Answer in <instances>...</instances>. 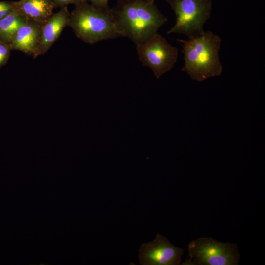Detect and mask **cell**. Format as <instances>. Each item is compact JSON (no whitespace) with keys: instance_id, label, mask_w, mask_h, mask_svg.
I'll return each mask as SVG.
<instances>
[{"instance_id":"6da1fadb","label":"cell","mask_w":265,"mask_h":265,"mask_svg":"<svg viewBox=\"0 0 265 265\" xmlns=\"http://www.w3.org/2000/svg\"><path fill=\"white\" fill-rule=\"evenodd\" d=\"M112 10L122 37L136 45L158 33L167 21L154 2L148 0H117Z\"/></svg>"},{"instance_id":"7a4b0ae2","label":"cell","mask_w":265,"mask_h":265,"mask_svg":"<svg viewBox=\"0 0 265 265\" xmlns=\"http://www.w3.org/2000/svg\"><path fill=\"white\" fill-rule=\"evenodd\" d=\"M182 44L184 64L181 70L191 79L202 82L209 78L219 76L223 71L219 51L222 40L211 31L188 38L177 39Z\"/></svg>"},{"instance_id":"3957f363","label":"cell","mask_w":265,"mask_h":265,"mask_svg":"<svg viewBox=\"0 0 265 265\" xmlns=\"http://www.w3.org/2000/svg\"><path fill=\"white\" fill-rule=\"evenodd\" d=\"M68 26L77 38L90 44L122 37L112 9L97 8L88 2L75 6Z\"/></svg>"},{"instance_id":"277c9868","label":"cell","mask_w":265,"mask_h":265,"mask_svg":"<svg viewBox=\"0 0 265 265\" xmlns=\"http://www.w3.org/2000/svg\"><path fill=\"white\" fill-rule=\"evenodd\" d=\"M174 11L176 22L168 34H181L188 38L202 33L204 26L209 19L212 0H167Z\"/></svg>"},{"instance_id":"5b68a950","label":"cell","mask_w":265,"mask_h":265,"mask_svg":"<svg viewBox=\"0 0 265 265\" xmlns=\"http://www.w3.org/2000/svg\"><path fill=\"white\" fill-rule=\"evenodd\" d=\"M136 45L139 59L152 70L158 79L171 70L177 61V48L158 33Z\"/></svg>"},{"instance_id":"8992f818","label":"cell","mask_w":265,"mask_h":265,"mask_svg":"<svg viewBox=\"0 0 265 265\" xmlns=\"http://www.w3.org/2000/svg\"><path fill=\"white\" fill-rule=\"evenodd\" d=\"M190 260L195 265H236L240 256L236 245L218 242L210 238H200L188 246Z\"/></svg>"},{"instance_id":"52a82bcc","label":"cell","mask_w":265,"mask_h":265,"mask_svg":"<svg viewBox=\"0 0 265 265\" xmlns=\"http://www.w3.org/2000/svg\"><path fill=\"white\" fill-rule=\"evenodd\" d=\"M139 252V262L142 265H178L184 251L158 234L153 241L142 244Z\"/></svg>"},{"instance_id":"ba28073f","label":"cell","mask_w":265,"mask_h":265,"mask_svg":"<svg viewBox=\"0 0 265 265\" xmlns=\"http://www.w3.org/2000/svg\"><path fill=\"white\" fill-rule=\"evenodd\" d=\"M70 13L67 6L53 14L42 25L39 43L34 58L44 54L58 39L63 29L68 25Z\"/></svg>"},{"instance_id":"9c48e42d","label":"cell","mask_w":265,"mask_h":265,"mask_svg":"<svg viewBox=\"0 0 265 265\" xmlns=\"http://www.w3.org/2000/svg\"><path fill=\"white\" fill-rule=\"evenodd\" d=\"M43 23L27 19L13 35L9 44L11 49L33 55L39 43Z\"/></svg>"},{"instance_id":"30bf717a","label":"cell","mask_w":265,"mask_h":265,"mask_svg":"<svg viewBox=\"0 0 265 265\" xmlns=\"http://www.w3.org/2000/svg\"><path fill=\"white\" fill-rule=\"evenodd\" d=\"M16 10L26 18L44 23L53 13L52 0H20L16 1Z\"/></svg>"},{"instance_id":"8fae6325","label":"cell","mask_w":265,"mask_h":265,"mask_svg":"<svg viewBox=\"0 0 265 265\" xmlns=\"http://www.w3.org/2000/svg\"><path fill=\"white\" fill-rule=\"evenodd\" d=\"M27 19L17 10L0 19V41L9 45L17 29Z\"/></svg>"},{"instance_id":"7c38bea8","label":"cell","mask_w":265,"mask_h":265,"mask_svg":"<svg viewBox=\"0 0 265 265\" xmlns=\"http://www.w3.org/2000/svg\"><path fill=\"white\" fill-rule=\"evenodd\" d=\"M16 10L15 2L0 1V19Z\"/></svg>"},{"instance_id":"4fadbf2b","label":"cell","mask_w":265,"mask_h":265,"mask_svg":"<svg viewBox=\"0 0 265 265\" xmlns=\"http://www.w3.org/2000/svg\"><path fill=\"white\" fill-rule=\"evenodd\" d=\"M11 50L9 44L0 41V67L7 62Z\"/></svg>"},{"instance_id":"5bb4252c","label":"cell","mask_w":265,"mask_h":265,"mask_svg":"<svg viewBox=\"0 0 265 265\" xmlns=\"http://www.w3.org/2000/svg\"><path fill=\"white\" fill-rule=\"evenodd\" d=\"M55 8L67 6L69 4L77 6L82 3L88 2V0H52Z\"/></svg>"},{"instance_id":"9a60e30c","label":"cell","mask_w":265,"mask_h":265,"mask_svg":"<svg viewBox=\"0 0 265 265\" xmlns=\"http://www.w3.org/2000/svg\"><path fill=\"white\" fill-rule=\"evenodd\" d=\"M93 6L102 9L109 8L108 2L109 0H88V2Z\"/></svg>"},{"instance_id":"2e32d148","label":"cell","mask_w":265,"mask_h":265,"mask_svg":"<svg viewBox=\"0 0 265 265\" xmlns=\"http://www.w3.org/2000/svg\"><path fill=\"white\" fill-rule=\"evenodd\" d=\"M149 1H153V2H154L156 0H148ZM166 1L167 0H165Z\"/></svg>"}]
</instances>
